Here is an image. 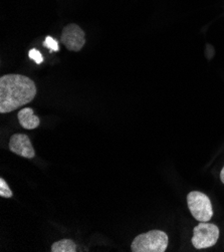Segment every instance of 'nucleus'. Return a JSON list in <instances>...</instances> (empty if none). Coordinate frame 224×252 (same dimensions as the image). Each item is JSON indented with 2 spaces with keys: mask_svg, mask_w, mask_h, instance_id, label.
Returning a JSON list of instances; mask_svg holds the SVG:
<instances>
[{
  "mask_svg": "<svg viewBox=\"0 0 224 252\" xmlns=\"http://www.w3.org/2000/svg\"><path fill=\"white\" fill-rule=\"evenodd\" d=\"M36 95L32 80L22 74H5L0 79V113L6 114L30 104Z\"/></svg>",
  "mask_w": 224,
  "mask_h": 252,
  "instance_id": "f257e3e1",
  "label": "nucleus"
},
{
  "mask_svg": "<svg viewBox=\"0 0 224 252\" xmlns=\"http://www.w3.org/2000/svg\"><path fill=\"white\" fill-rule=\"evenodd\" d=\"M168 235L161 230H151L138 235L132 242L133 252H164L168 247Z\"/></svg>",
  "mask_w": 224,
  "mask_h": 252,
  "instance_id": "f03ea898",
  "label": "nucleus"
},
{
  "mask_svg": "<svg viewBox=\"0 0 224 252\" xmlns=\"http://www.w3.org/2000/svg\"><path fill=\"white\" fill-rule=\"evenodd\" d=\"M187 205L192 216L199 222H208L213 216L211 201L202 192H190L187 195Z\"/></svg>",
  "mask_w": 224,
  "mask_h": 252,
  "instance_id": "7ed1b4c3",
  "label": "nucleus"
},
{
  "mask_svg": "<svg viewBox=\"0 0 224 252\" xmlns=\"http://www.w3.org/2000/svg\"><path fill=\"white\" fill-rule=\"evenodd\" d=\"M219 238V228L215 224L208 222H199L193 229L191 239L192 245L196 249H204L212 247Z\"/></svg>",
  "mask_w": 224,
  "mask_h": 252,
  "instance_id": "20e7f679",
  "label": "nucleus"
},
{
  "mask_svg": "<svg viewBox=\"0 0 224 252\" xmlns=\"http://www.w3.org/2000/svg\"><path fill=\"white\" fill-rule=\"evenodd\" d=\"M62 41L68 50L80 52L86 43V35L78 24L71 23L63 30Z\"/></svg>",
  "mask_w": 224,
  "mask_h": 252,
  "instance_id": "39448f33",
  "label": "nucleus"
},
{
  "mask_svg": "<svg viewBox=\"0 0 224 252\" xmlns=\"http://www.w3.org/2000/svg\"><path fill=\"white\" fill-rule=\"evenodd\" d=\"M9 149L12 153L27 159H32L35 156L31 139L24 134H14L10 138Z\"/></svg>",
  "mask_w": 224,
  "mask_h": 252,
  "instance_id": "423d86ee",
  "label": "nucleus"
},
{
  "mask_svg": "<svg viewBox=\"0 0 224 252\" xmlns=\"http://www.w3.org/2000/svg\"><path fill=\"white\" fill-rule=\"evenodd\" d=\"M19 124L22 126V128L27 130H33L36 129L39 126V119L33 113L32 108H24L19 111L17 115Z\"/></svg>",
  "mask_w": 224,
  "mask_h": 252,
  "instance_id": "0eeeda50",
  "label": "nucleus"
},
{
  "mask_svg": "<svg viewBox=\"0 0 224 252\" xmlns=\"http://www.w3.org/2000/svg\"><path fill=\"white\" fill-rule=\"evenodd\" d=\"M53 252H76L77 245L70 239H63L52 245Z\"/></svg>",
  "mask_w": 224,
  "mask_h": 252,
  "instance_id": "6e6552de",
  "label": "nucleus"
},
{
  "mask_svg": "<svg viewBox=\"0 0 224 252\" xmlns=\"http://www.w3.org/2000/svg\"><path fill=\"white\" fill-rule=\"evenodd\" d=\"M12 195V191L9 189L4 179L0 178V196L3 198H11Z\"/></svg>",
  "mask_w": 224,
  "mask_h": 252,
  "instance_id": "1a4fd4ad",
  "label": "nucleus"
},
{
  "mask_svg": "<svg viewBox=\"0 0 224 252\" xmlns=\"http://www.w3.org/2000/svg\"><path fill=\"white\" fill-rule=\"evenodd\" d=\"M43 45L51 49V52H59V43L52 36H47L45 38Z\"/></svg>",
  "mask_w": 224,
  "mask_h": 252,
  "instance_id": "9d476101",
  "label": "nucleus"
},
{
  "mask_svg": "<svg viewBox=\"0 0 224 252\" xmlns=\"http://www.w3.org/2000/svg\"><path fill=\"white\" fill-rule=\"evenodd\" d=\"M30 58L32 60H33L37 64H40L42 62H43V58L41 56V54L38 52V50L36 49H31V52L29 54Z\"/></svg>",
  "mask_w": 224,
  "mask_h": 252,
  "instance_id": "9b49d317",
  "label": "nucleus"
},
{
  "mask_svg": "<svg viewBox=\"0 0 224 252\" xmlns=\"http://www.w3.org/2000/svg\"><path fill=\"white\" fill-rule=\"evenodd\" d=\"M220 180L224 184V166H223V168H222V170L220 172Z\"/></svg>",
  "mask_w": 224,
  "mask_h": 252,
  "instance_id": "f8f14e48",
  "label": "nucleus"
}]
</instances>
